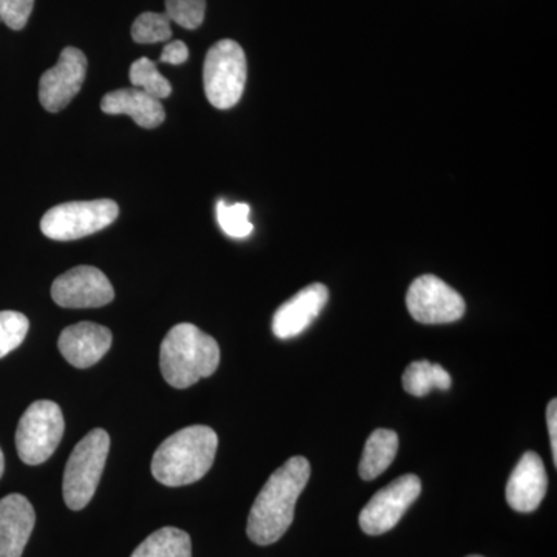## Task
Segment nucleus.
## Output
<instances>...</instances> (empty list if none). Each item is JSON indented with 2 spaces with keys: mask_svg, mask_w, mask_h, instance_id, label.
I'll use <instances>...</instances> for the list:
<instances>
[{
  "mask_svg": "<svg viewBox=\"0 0 557 557\" xmlns=\"http://www.w3.org/2000/svg\"><path fill=\"white\" fill-rule=\"evenodd\" d=\"M310 474L309 460L298 456L285 461L267 480L248 516L247 534L256 545L274 544L287 533Z\"/></svg>",
  "mask_w": 557,
  "mask_h": 557,
  "instance_id": "nucleus-1",
  "label": "nucleus"
},
{
  "mask_svg": "<svg viewBox=\"0 0 557 557\" xmlns=\"http://www.w3.org/2000/svg\"><path fill=\"white\" fill-rule=\"evenodd\" d=\"M219 438L214 429L189 426L164 440L152 457V475L161 485H193L208 474L214 465Z\"/></svg>",
  "mask_w": 557,
  "mask_h": 557,
  "instance_id": "nucleus-2",
  "label": "nucleus"
},
{
  "mask_svg": "<svg viewBox=\"0 0 557 557\" xmlns=\"http://www.w3.org/2000/svg\"><path fill=\"white\" fill-rule=\"evenodd\" d=\"M220 364L218 341L189 322L175 325L160 347L161 375L175 388L194 386L214 375Z\"/></svg>",
  "mask_w": 557,
  "mask_h": 557,
  "instance_id": "nucleus-3",
  "label": "nucleus"
},
{
  "mask_svg": "<svg viewBox=\"0 0 557 557\" xmlns=\"http://www.w3.org/2000/svg\"><path fill=\"white\" fill-rule=\"evenodd\" d=\"M109 449L108 432L104 429H94L70 454L65 465L62 494H64L65 505L72 511L86 508L97 493L106 461H108Z\"/></svg>",
  "mask_w": 557,
  "mask_h": 557,
  "instance_id": "nucleus-4",
  "label": "nucleus"
},
{
  "mask_svg": "<svg viewBox=\"0 0 557 557\" xmlns=\"http://www.w3.org/2000/svg\"><path fill=\"white\" fill-rule=\"evenodd\" d=\"M203 84L208 101L215 109H231L240 101L247 84V57L236 40H219L209 49Z\"/></svg>",
  "mask_w": 557,
  "mask_h": 557,
  "instance_id": "nucleus-5",
  "label": "nucleus"
},
{
  "mask_svg": "<svg viewBox=\"0 0 557 557\" xmlns=\"http://www.w3.org/2000/svg\"><path fill=\"white\" fill-rule=\"evenodd\" d=\"M119 214V205L110 199L69 201L46 212L40 231L51 240H78L108 228Z\"/></svg>",
  "mask_w": 557,
  "mask_h": 557,
  "instance_id": "nucleus-6",
  "label": "nucleus"
},
{
  "mask_svg": "<svg viewBox=\"0 0 557 557\" xmlns=\"http://www.w3.org/2000/svg\"><path fill=\"white\" fill-rule=\"evenodd\" d=\"M65 421L60 406L49 399L33 403L16 429V449L25 465L36 467L53 456L64 435Z\"/></svg>",
  "mask_w": 557,
  "mask_h": 557,
  "instance_id": "nucleus-7",
  "label": "nucleus"
},
{
  "mask_svg": "<svg viewBox=\"0 0 557 557\" xmlns=\"http://www.w3.org/2000/svg\"><path fill=\"white\" fill-rule=\"evenodd\" d=\"M410 317L421 324H450L463 318L467 304L460 293L432 274L412 282L406 296Z\"/></svg>",
  "mask_w": 557,
  "mask_h": 557,
  "instance_id": "nucleus-8",
  "label": "nucleus"
},
{
  "mask_svg": "<svg viewBox=\"0 0 557 557\" xmlns=\"http://www.w3.org/2000/svg\"><path fill=\"white\" fill-rule=\"evenodd\" d=\"M421 493V480L416 474H406L384 486L375 494L359 515V525L369 536H381L394 530L410 505Z\"/></svg>",
  "mask_w": 557,
  "mask_h": 557,
  "instance_id": "nucleus-9",
  "label": "nucleus"
},
{
  "mask_svg": "<svg viewBox=\"0 0 557 557\" xmlns=\"http://www.w3.org/2000/svg\"><path fill=\"white\" fill-rule=\"evenodd\" d=\"M51 298L64 309H98L112 302L115 292L101 270L83 265L57 277Z\"/></svg>",
  "mask_w": 557,
  "mask_h": 557,
  "instance_id": "nucleus-10",
  "label": "nucleus"
},
{
  "mask_svg": "<svg viewBox=\"0 0 557 557\" xmlns=\"http://www.w3.org/2000/svg\"><path fill=\"white\" fill-rule=\"evenodd\" d=\"M87 73V58L75 47H65L60 61L39 79V101L47 112L57 113L67 108L79 94Z\"/></svg>",
  "mask_w": 557,
  "mask_h": 557,
  "instance_id": "nucleus-11",
  "label": "nucleus"
},
{
  "mask_svg": "<svg viewBox=\"0 0 557 557\" xmlns=\"http://www.w3.org/2000/svg\"><path fill=\"white\" fill-rule=\"evenodd\" d=\"M327 300L329 289L324 284H311L300 289L274 313L273 333L276 338L292 339L306 332L321 314Z\"/></svg>",
  "mask_w": 557,
  "mask_h": 557,
  "instance_id": "nucleus-12",
  "label": "nucleus"
},
{
  "mask_svg": "<svg viewBox=\"0 0 557 557\" xmlns=\"http://www.w3.org/2000/svg\"><path fill=\"white\" fill-rule=\"evenodd\" d=\"M58 347L73 368L89 369L112 347V332L95 322H78L62 330Z\"/></svg>",
  "mask_w": 557,
  "mask_h": 557,
  "instance_id": "nucleus-13",
  "label": "nucleus"
},
{
  "mask_svg": "<svg viewBox=\"0 0 557 557\" xmlns=\"http://www.w3.org/2000/svg\"><path fill=\"white\" fill-rule=\"evenodd\" d=\"M548 478L536 453H525L507 483V502L518 512L536 511L547 494Z\"/></svg>",
  "mask_w": 557,
  "mask_h": 557,
  "instance_id": "nucleus-14",
  "label": "nucleus"
},
{
  "mask_svg": "<svg viewBox=\"0 0 557 557\" xmlns=\"http://www.w3.org/2000/svg\"><path fill=\"white\" fill-rule=\"evenodd\" d=\"M36 523L27 497L10 494L0 500V557H22Z\"/></svg>",
  "mask_w": 557,
  "mask_h": 557,
  "instance_id": "nucleus-15",
  "label": "nucleus"
},
{
  "mask_svg": "<svg viewBox=\"0 0 557 557\" xmlns=\"http://www.w3.org/2000/svg\"><path fill=\"white\" fill-rule=\"evenodd\" d=\"M101 110L108 115H129L139 127L145 129H156L166 119L161 101L135 87L113 90L104 95L101 100Z\"/></svg>",
  "mask_w": 557,
  "mask_h": 557,
  "instance_id": "nucleus-16",
  "label": "nucleus"
},
{
  "mask_svg": "<svg viewBox=\"0 0 557 557\" xmlns=\"http://www.w3.org/2000/svg\"><path fill=\"white\" fill-rule=\"evenodd\" d=\"M399 440L397 432L376 429L370 434L359 463V475L366 482L379 478L397 457Z\"/></svg>",
  "mask_w": 557,
  "mask_h": 557,
  "instance_id": "nucleus-17",
  "label": "nucleus"
},
{
  "mask_svg": "<svg viewBox=\"0 0 557 557\" xmlns=\"http://www.w3.org/2000/svg\"><path fill=\"white\" fill-rule=\"evenodd\" d=\"M131 557H193L189 534L174 527L161 528L146 537Z\"/></svg>",
  "mask_w": 557,
  "mask_h": 557,
  "instance_id": "nucleus-18",
  "label": "nucleus"
},
{
  "mask_svg": "<svg viewBox=\"0 0 557 557\" xmlns=\"http://www.w3.org/2000/svg\"><path fill=\"white\" fill-rule=\"evenodd\" d=\"M453 379L440 364L416 361L403 373V387L413 397H426L434 388L449 391Z\"/></svg>",
  "mask_w": 557,
  "mask_h": 557,
  "instance_id": "nucleus-19",
  "label": "nucleus"
},
{
  "mask_svg": "<svg viewBox=\"0 0 557 557\" xmlns=\"http://www.w3.org/2000/svg\"><path fill=\"white\" fill-rule=\"evenodd\" d=\"M129 78L135 89L146 91L157 100H164L172 94L170 81L161 75L156 62L148 58H139L131 65Z\"/></svg>",
  "mask_w": 557,
  "mask_h": 557,
  "instance_id": "nucleus-20",
  "label": "nucleus"
},
{
  "mask_svg": "<svg viewBox=\"0 0 557 557\" xmlns=\"http://www.w3.org/2000/svg\"><path fill=\"white\" fill-rule=\"evenodd\" d=\"M171 21L164 13L139 14L132 25V39L137 44L168 42L171 39Z\"/></svg>",
  "mask_w": 557,
  "mask_h": 557,
  "instance_id": "nucleus-21",
  "label": "nucleus"
},
{
  "mask_svg": "<svg viewBox=\"0 0 557 557\" xmlns=\"http://www.w3.org/2000/svg\"><path fill=\"white\" fill-rule=\"evenodd\" d=\"M218 220L220 228L233 239H245L252 233L255 226L249 222L247 203L226 205L225 200L218 203Z\"/></svg>",
  "mask_w": 557,
  "mask_h": 557,
  "instance_id": "nucleus-22",
  "label": "nucleus"
},
{
  "mask_svg": "<svg viewBox=\"0 0 557 557\" xmlns=\"http://www.w3.org/2000/svg\"><path fill=\"white\" fill-rule=\"evenodd\" d=\"M30 322L20 311H0V359L24 343Z\"/></svg>",
  "mask_w": 557,
  "mask_h": 557,
  "instance_id": "nucleus-23",
  "label": "nucleus"
},
{
  "mask_svg": "<svg viewBox=\"0 0 557 557\" xmlns=\"http://www.w3.org/2000/svg\"><path fill=\"white\" fill-rule=\"evenodd\" d=\"M207 0H166V14L171 22L186 28L196 30L205 20Z\"/></svg>",
  "mask_w": 557,
  "mask_h": 557,
  "instance_id": "nucleus-24",
  "label": "nucleus"
},
{
  "mask_svg": "<svg viewBox=\"0 0 557 557\" xmlns=\"http://www.w3.org/2000/svg\"><path fill=\"white\" fill-rule=\"evenodd\" d=\"M35 0H0V20L11 30H22L30 20Z\"/></svg>",
  "mask_w": 557,
  "mask_h": 557,
  "instance_id": "nucleus-25",
  "label": "nucleus"
},
{
  "mask_svg": "<svg viewBox=\"0 0 557 557\" xmlns=\"http://www.w3.org/2000/svg\"><path fill=\"white\" fill-rule=\"evenodd\" d=\"M189 49L183 40H174V42L166 44L163 51H161L160 62L163 64L180 65L188 61Z\"/></svg>",
  "mask_w": 557,
  "mask_h": 557,
  "instance_id": "nucleus-26",
  "label": "nucleus"
},
{
  "mask_svg": "<svg viewBox=\"0 0 557 557\" xmlns=\"http://www.w3.org/2000/svg\"><path fill=\"white\" fill-rule=\"evenodd\" d=\"M549 442H552L553 463L557 465V401L552 399L547 409Z\"/></svg>",
  "mask_w": 557,
  "mask_h": 557,
  "instance_id": "nucleus-27",
  "label": "nucleus"
},
{
  "mask_svg": "<svg viewBox=\"0 0 557 557\" xmlns=\"http://www.w3.org/2000/svg\"><path fill=\"white\" fill-rule=\"evenodd\" d=\"M3 469H5V458H3L2 449H0V479H2Z\"/></svg>",
  "mask_w": 557,
  "mask_h": 557,
  "instance_id": "nucleus-28",
  "label": "nucleus"
},
{
  "mask_svg": "<svg viewBox=\"0 0 557 557\" xmlns=\"http://www.w3.org/2000/svg\"><path fill=\"white\" fill-rule=\"evenodd\" d=\"M467 557H483V556H479V555H471V556H467Z\"/></svg>",
  "mask_w": 557,
  "mask_h": 557,
  "instance_id": "nucleus-29",
  "label": "nucleus"
}]
</instances>
